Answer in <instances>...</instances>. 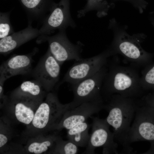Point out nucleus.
<instances>
[{
    "label": "nucleus",
    "mask_w": 154,
    "mask_h": 154,
    "mask_svg": "<svg viewBox=\"0 0 154 154\" xmlns=\"http://www.w3.org/2000/svg\"><path fill=\"white\" fill-rule=\"evenodd\" d=\"M103 109L108 113L105 119L114 129L115 141L122 147L123 153H133V148L128 140L131 123L134 117L139 104L135 99L114 94L105 99Z\"/></svg>",
    "instance_id": "f257e3e1"
},
{
    "label": "nucleus",
    "mask_w": 154,
    "mask_h": 154,
    "mask_svg": "<svg viewBox=\"0 0 154 154\" xmlns=\"http://www.w3.org/2000/svg\"><path fill=\"white\" fill-rule=\"evenodd\" d=\"M109 27L114 34L113 42L109 48L112 55L119 54L129 61L139 65H145L149 62L152 54L145 51L141 45L145 38L144 34L129 35L114 19L110 21Z\"/></svg>",
    "instance_id": "7ed1b4c3"
},
{
    "label": "nucleus",
    "mask_w": 154,
    "mask_h": 154,
    "mask_svg": "<svg viewBox=\"0 0 154 154\" xmlns=\"http://www.w3.org/2000/svg\"><path fill=\"white\" fill-rule=\"evenodd\" d=\"M87 3L84 8L78 11V17H84L88 12L95 11L99 17L106 15L110 7L106 0H86Z\"/></svg>",
    "instance_id": "a211bd4d"
},
{
    "label": "nucleus",
    "mask_w": 154,
    "mask_h": 154,
    "mask_svg": "<svg viewBox=\"0 0 154 154\" xmlns=\"http://www.w3.org/2000/svg\"><path fill=\"white\" fill-rule=\"evenodd\" d=\"M112 55L108 48L95 56L76 61L67 72L62 82L72 85L92 76L106 65L108 58Z\"/></svg>",
    "instance_id": "0eeeda50"
},
{
    "label": "nucleus",
    "mask_w": 154,
    "mask_h": 154,
    "mask_svg": "<svg viewBox=\"0 0 154 154\" xmlns=\"http://www.w3.org/2000/svg\"><path fill=\"white\" fill-rule=\"evenodd\" d=\"M46 41L51 54L61 65L66 61L73 60L78 61L82 58L81 54L83 44L79 41L76 44L71 42L67 37L65 29L59 30L51 36H39L36 40L38 44Z\"/></svg>",
    "instance_id": "20e7f679"
},
{
    "label": "nucleus",
    "mask_w": 154,
    "mask_h": 154,
    "mask_svg": "<svg viewBox=\"0 0 154 154\" xmlns=\"http://www.w3.org/2000/svg\"><path fill=\"white\" fill-rule=\"evenodd\" d=\"M57 139L53 137L50 140L42 143L34 142L31 144L28 148V151L36 154H40L46 151L53 145H55Z\"/></svg>",
    "instance_id": "5701e85b"
},
{
    "label": "nucleus",
    "mask_w": 154,
    "mask_h": 154,
    "mask_svg": "<svg viewBox=\"0 0 154 154\" xmlns=\"http://www.w3.org/2000/svg\"><path fill=\"white\" fill-rule=\"evenodd\" d=\"M18 0L25 12L28 24H30L34 21L42 23L55 3L54 0Z\"/></svg>",
    "instance_id": "2eb2a0df"
},
{
    "label": "nucleus",
    "mask_w": 154,
    "mask_h": 154,
    "mask_svg": "<svg viewBox=\"0 0 154 154\" xmlns=\"http://www.w3.org/2000/svg\"><path fill=\"white\" fill-rule=\"evenodd\" d=\"M140 78L137 72L131 68L110 66L107 68L103 82L101 90L103 99L105 97L106 99L114 94L135 99L142 90Z\"/></svg>",
    "instance_id": "f03ea898"
},
{
    "label": "nucleus",
    "mask_w": 154,
    "mask_h": 154,
    "mask_svg": "<svg viewBox=\"0 0 154 154\" xmlns=\"http://www.w3.org/2000/svg\"><path fill=\"white\" fill-rule=\"evenodd\" d=\"M104 103L90 102L83 103L67 111L57 126L58 129L67 130L77 124L86 121L93 114L98 113L103 109Z\"/></svg>",
    "instance_id": "f8f14e48"
},
{
    "label": "nucleus",
    "mask_w": 154,
    "mask_h": 154,
    "mask_svg": "<svg viewBox=\"0 0 154 154\" xmlns=\"http://www.w3.org/2000/svg\"><path fill=\"white\" fill-rule=\"evenodd\" d=\"M150 109L139 102L128 136L131 143L147 140L154 141V122Z\"/></svg>",
    "instance_id": "9d476101"
},
{
    "label": "nucleus",
    "mask_w": 154,
    "mask_h": 154,
    "mask_svg": "<svg viewBox=\"0 0 154 154\" xmlns=\"http://www.w3.org/2000/svg\"><path fill=\"white\" fill-rule=\"evenodd\" d=\"M15 113L17 119L26 124L30 123L35 113L32 106L38 104L39 100L28 96L18 94L15 100Z\"/></svg>",
    "instance_id": "dca6fc26"
},
{
    "label": "nucleus",
    "mask_w": 154,
    "mask_h": 154,
    "mask_svg": "<svg viewBox=\"0 0 154 154\" xmlns=\"http://www.w3.org/2000/svg\"><path fill=\"white\" fill-rule=\"evenodd\" d=\"M60 66L48 48L33 70L32 75L44 88L49 91L58 82Z\"/></svg>",
    "instance_id": "9b49d317"
},
{
    "label": "nucleus",
    "mask_w": 154,
    "mask_h": 154,
    "mask_svg": "<svg viewBox=\"0 0 154 154\" xmlns=\"http://www.w3.org/2000/svg\"><path fill=\"white\" fill-rule=\"evenodd\" d=\"M140 78V84L143 90H154V64L146 67Z\"/></svg>",
    "instance_id": "aec40b11"
},
{
    "label": "nucleus",
    "mask_w": 154,
    "mask_h": 154,
    "mask_svg": "<svg viewBox=\"0 0 154 154\" xmlns=\"http://www.w3.org/2000/svg\"><path fill=\"white\" fill-rule=\"evenodd\" d=\"M7 137L4 135L0 134V147L4 145L7 141Z\"/></svg>",
    "instance_id": "393cba45"
},
{
    "label": "nucleus",
    "mask_w": 154,
    "mask_h": 154,
    "mask_svg": "<svg viewBox=\"0 0 154 154\" xmlns=\"http://www.w3.org/2000/svg\"><path fill=\"white\" fill-rule=\"evenodd\" d=\"M107 71L106 65L92 76L71 85L74 98L70 102V109L85 103L95 102L104 103L101 90Z\"/></svg>",
    "instance_id": "39448f33"
},
{
    "label": "nucleus",
    "mask_w": 154,
    "mask_h": 154,
    "mask_svg": "<svg viewBox=\"0 0 154 154\" xmlns=\"http://www.w3.org/2000/svg\"><path fill=\"white\" fill-rule=\"evenodd\" d=\"M42 23L39 36L49 35L56 30H66L68 27L75 28L76 25L70 13V0L55 2Z\"/></svg>",
    "instance_id": "1a4fd4ad"
},
{
    "label": "nucleus",
    "mask_w": 154,
    "mask_h": 154,
    "mask_svg": "<svg viewBox=\"0 0 154 154\" xmlns=\"http://www.w3.org/2000/svg\"><path fill=\"white\" fill-rule=\"evenodd\" d=\"M113 1L122 0L131 3L137 9L140 13L143 12L145 9L148 3L145 0H112Z\"/></svg>",
    "instance_id": "b1692460"
},
{
    "label": "nucleus",
    "mask_w": 154,
    "mask_h": 154,
    "mask_svg": "<svg viewBox=\"0 0 154 154\" xmlns=\"http://www.w3.org/2000/svg\"><path fill=\"white\" fill-rule=\"evenodd\" d=\"M39 35V29L28 24L25 29L0 39V54L7 55L23 44L37 38Z\"/></svg>",
    "instance_id": "4468645a"
},
{
    "label": "nucleus",
    "mask_w": 154,
    "mask_h": 154,
    "mask_svg": "<svg viewBox=\"0 0 154 154\" xmlns=\"http://www.w3.org/2000/svg\"><path fill=\"white\" fill-rule=\"evenodd\" d=\"M70 108V103L61 104L54 94L49 93L45 102L40 104L32 121L33 126L43 128L47 125L57 126L64 114Z\"/></svg>",
    "instance_id": "6e6552de"
},
{
    "label": "nucleus",
    "mask_w": 154,
    "mask_h": 154,
    "mask_svg": "<svg viewBox=\"0 0 154 154\" xmlns=\"http://www.w3.org/2000/svg\"><path fill=\"white\" fill-rule=\"evenodd\" d=\"M90 117L92 120V133L86 149L82 154H95V149L99 147H103V154H118V144L105 119L92 116Z\"/></svg>",
    "instance_id": "423d86ee"
},
{
    "label": "nucleus",
    "mask_w": 154,
    "mask_h": 154,
    "mask_svg": "<svg viewBox=\"0 0 154 154\" xmlns=\"http://www.w3.org/2000/svg\"><path fill=\"white\" fill-rule=\"evenodd\" d=\"M54 150L57 153L65 154H76L78 151V147L70 141L56 140Z\"/></svg>",
    "instance_id": "4be33fe9"
},
{
    "label": "nucleus",
    "mask_w": 154,
    "mask_h": 154,
    "mask_svg": "<svg viewBox=\"0 0 154 154\" xmlns=\"http://www.w3.org/2000/svg\"><path fill=\"white\" fill-rule=\"evenodd\" d=\"M41 85L36 80L24 81L17 88L18 94L28 96L33 98L40 95L42 92Z\"/></svg>",
    "instance_id": "6ab92c4d"
},
{
    "label": "nucleus",
    "mask_w": 154,
    "mask_h": 154,
    "mask_svg": "<svg viewBox=\"0 0 154 154\" xmlns=\"http://www.w3.org/2000/svg\"><path fill=\"white\" fill-rule=\"evenodd\" d=\"M35 48L27 54L15 55L4 61L0 67V78L6 80L18 75H25L31 72L32 57L38 52Z\"/></svg>",
    "instance_id": "ddd939ff"
},
{
    "label": "nucleus",
    "mask_w": 154,
    "mask_h": 154,
    "mask_svg": "<svg viewBox=\"0 0 154 154\" xmlns=\"http://www.w3.org/2000/svg\"><path fill=\"white\" fill-rule=\"evenodd\" d=\"M11 11L0 13V39L15 33L10 19Z\"/></svg>",
    "instance_id": "412c9836"
},
{
    "label": "nucleus",
    "mask_w": 154,
    "mask_h": 154,
    "mask_svg": "<svg viewBox=\"0 0 154 154\" xmlns=\"http://www.w3.org/2000/svg\"><path fill=\"white\" fill-rule=\"evenodd\" d=\"M151 22L154 27V18L152 19H151Z\"/></svg>",
    "instance_id": "a878e982"
},
{
    "label": "nucleus",
    "mask_w": 154,
    "mask_h": 154,
    "mask_svg": "<svg viewBox=\"0 0 154 154\" xmlns=\"http://www.w3.org/2000/svg\"><path fill=\"white\" fill-rule=\"evenodd\" d=\"M90 125L86 122L80 123L68 130V140L78 147H86L90 138L88 131Z\"/></svg>",
    "instance_id": "f3484780"
}]
</instances>
